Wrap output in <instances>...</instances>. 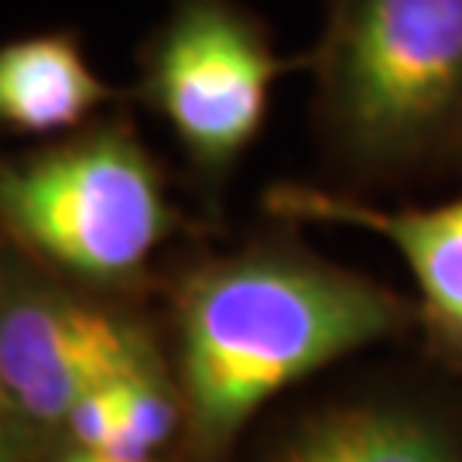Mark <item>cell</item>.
<instances>
[{
  "label": "cell",
  "mask_w": 462,
  "mask_h": 462,
  "mask_svg": "<svg viewBox=\"0 0 462 462\" xmlns=\"http://www.w3.org/2000/svg\"><path fill=\"white\" fill-rule=\"evenodd\" d=\"M264 213L291 223L360 226L383 236L418 288V332L431 364L462 374V196L439 206H377L356 192L274 182Z\"/></svg>",
  "instance_id": "7"
},
{
  "label": "cell",
  "mask_w": 462,
  "mask_h": 462,
  "mask_svg": "<svg viewBox=\"0 0 462 462\" xmlns=\"http://www.w3.org/2000/svg\"><path fill=\"white\" fill-rule=\"evenodd\" d=\"M305 62L278 55L264 17L240 0H171L144 38L131 99L162 120L213 223L226 185L264 134L274 83Z\"/></svg>",
  "instance_id": "4"
},
{
  "label": "cell",
  "mask_w": 462,
  "mask_h": 462,
  "mask_svg": "<svg viewBox=\"0 0 462 462\" xmlns=\"http://www.w3.org/2000/svg\"><path fill=\"white\" fill-rule=\"evenodd\" d=\"M4 250L99 295L148 301L171 257L213 236L175 199L168 165L137 131L131 99L0 165Z\"/></svg>",
  "instance_id": "3"
},
{
  "label": "cell",
  "mask_w": 462,
  "mask_h": 462,
  "mask_svg": "<svg viewBox=\"0 0 462 462\" xmlns=\"http://www.w3.org/2000/svg\"><path fill=\"white\" fill-rule=\"evenodd\" d=\"M158 346L165 332L154 305L89 291L4 250L0 442L34 452L62 439L89 391Z\"/></svg>",
  "instance_id": "5"
},
{
  "label": "cell",
  "mask_w": 462,
  "mask_h": 462,
  "mask_svg": "<svg viewBox=\"0 0 462 462\" xmlns=\"http://www.w3.org/2000/svg\"><path fill=\"white\" fill-rule=\"evenodd\" d=\"M17 448V446H14ZM24 462H120L114 456H103L97 448H86L72 439H55L49 446L34 448V452H21Z\"/></svg>",
  "instance_id": "10"
},
{
  "label": "cell",
  "mask_w": 462,
  "mask_h": 462,
  "mask_svg": "<svg viewBox=\"0 0 462 462\" xmlns=\"http://www.w3.org/2000/svg\"><path fill=\"white\" fill-rule=\"evenodd\" d=\"M236 462H462V374L380 370L278 414Z\"/></svg>",
  "instance_id": "6"
},
{
  "label": "cell",
  "mask_w": 462,
  "mask_h": 462,
  "mask_svg": "<svg viewBox=\"0 0 462 462\" xmlns=\"http://www.w3.org/2000/svg\"><path fill=\"white\" fill-rule=\"evenodd\" d=\"M154 309L185 404L179 462H236L284 391L418 329L414 298L322 257L274 216L230 247L206 236L179 250Z\"/></svg>",
  "instance_id": "1"
},
{
  "label": "cell",
  "mask_w": 462,
  "mask_h": 462,
  "mask_svg": "<svg viewBox=\"0 0 462 462\" xmlns=\"http://www.w3.org/2000/svg\"><path fill=\"white\" fill-rule=\"evenodd\" d=\"M309 69L343 192L462 175V0H329Z\"/></svg>",
  "instance_id": "2"
},
{
  "label": "cell",
  "mask_w": 462,
  "mask_h": 462,
  "mask_svg": "<svg viewBox=\"0 0 462 462\" xmlns=\"http://www.w3.org/2000/svg\"><path fill=\"white\" fill-rule=\"evenodd\" d=\"M131 99L89 66L79 34L34 32L0 49V120L21 137H66Z\"/></svg>",
  "instance_id": "8"
},
{
  "label": "cell",
  "mask_w": 462,
  "mask_h": 462,
  "mask_svg": "<svg viewBox=\"0 0 462 462\" xmlns=\"http://www.w3.org/2000/svg\"><path fill=\"white\" fill-rule=\"evenodd\" d=\"M0 462H24L21 448H14L11 442H0Z\"/></svg>",
  "instance_id": "11"
},
{
  "label": "cell",
  "mask_w": 462,
  "mask_h": 462,
  "mask_svg": "<svg viewBox=\"0 0 462 462\" xmlns=\"http://www.w3.org/2000/svg\"><path fill=\"white\" fill-rule=\"evenodd\" d=\"M62 439L120 462H179L185 404L168 349H151L148 356L89 391L69 414Z\"/></svg>",
  "instance_id": "9"
}]
</instances>
